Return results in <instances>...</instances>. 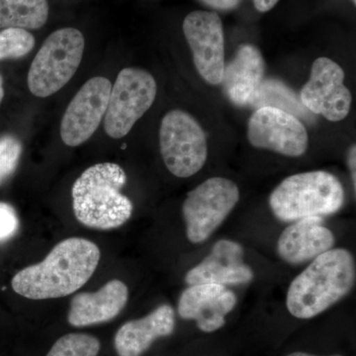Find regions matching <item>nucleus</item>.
Returning a JSON list of instances; mask_svg holds the SVG:
<instances>
[{"instance_id": "20", "label": "nucleus", "mask_w": 356, "mask_h": 356, "mask_svg": "<svg viewBox=\"0 0 356 356\" xmlns=\"http://www.w3.org/2000/svg\"><path fill=\"white\" fill-rule=\"evenodd\" d=\"M97 337L88 334H67L60 337L46 356H97L100 351Z\"/></svg>"}, {"instance_id": "18", "label": "nucleus", "mask_w": 356, "mask_h": 356, "mask_svg": "<svg viewBox=\"0 0 356 356\" xmlns=\"http://www.w3.org/2000/svg\"><path fill=\"white\" fill-rule=\"evenodd\" d=\"M175 329V312L163 304L146 317L121 325L115 336V350L118 356L143 355L156 339L172 336Z\"/></svg>"}, {"instance_id": "26", "label": "nucleus", "mask_w": 356, "mask_h": 356, "mask_svg": "<svg viewBox=\"0 0 356 356\" xmlns=\"http://www.w3.org/2000/svg\"><path fill=\"white\" fill-rule=\"evenodd\" d=\"M348 163L350 168L351 179H353V188L356 189V147L353 145L348 149Z\"/></svg>"}, {"instance_id": "9", "label": "nucleus", "mask_w": 356, "mask_h": 356, "mask_svg": "<svg viewBox=\"0 0 356 356\" xmlns=\"http://www.w3.org/2000/svg\"><path fill=\"white\" fill-rule=\"evenodd\" d=\"M248 142L259 149L297 158L308 147V133L295 115L273 106L259 107L248 121Z\"/></svg>"}, {"instance_id": "2", "label": "nucleus", "mask_w": 356, "mask_h": 356, "mask_svg": "<svg viewBox=\"0 0 356 356\" xmlns=\"http://www.w3.org/2000/svg\"><path fill=\"white\" fill-rule=\"evenodd\" d=\"M355 275V259L348 250H327L292 281L287 292L288 311L302 320L320 315L351 291Z\"/></svg>"}, {"instance_id": "17", "label": "nucleus", "mask_w": 356, "mask_h": 356, "mask_svg": "<svg viewBox=\"0 0 356 356\" xmlns=\"http://www.w3.org/2000/svg\"><path fill=\"white\" fill-rule=\"evenodd\" d=\"M128 299L127 285L121 280H110L98 291L79 293L74 296L67 322L76 327L110 322L123 311Z\"/></svg>"}, {"instance_id": "3", "label": "nucleus", "mask_w": 356, "mask_h": 356, "mask_svg": "<svg viewBox=\"0 0 356 356\" xmlns=\"http://www.w3.org/2000/svg\"><path fill=\"white\" fill-rule=\"evenodd\" d=\"M127 175L116 163H98L72 185V209L77 221L96 229H113L130 220L133 203L122 194Z\"/></svg>"}, {"instance_id": "22", "label": "nucleus", "mask_w": 356, "mask_h": 356, "mask_svg": "<svg viewBox=\"0 0 356 356\" xmlns=\"http://www.w3.org/2000/svg\"><path fill=\"white\" fill-rule=\"evenodd\" d=\"M255 104L261 105V107L273 106L282 110L287 107L294 112L301 111L302 109L294 93L275 81H264Z\"/></svg>"}, {"instance_id": "13", "label": "nucleus", "mask_w": 356, "mask_h": 356, "mask_svg": "<svg viewBox=\"0 0 356 356\" xmlns=\"http://www.w3.org/2000/svg\"><path fill=\"white\" fill-rule=\"evenodd\" d=\"M236 301L235 293L224 285H189L180 295L178 315L195 321L200 331L216 332L226 324V316L234 310Z\"/></svg>"}, {"instance_id": "5", "label": "nucleus", "mask_w": 356, "mask_h": 356, "mask_svg": "<svg viewBox=\"0 0 356 356\" xmlns=\"http://www.w3.org/2000/svg\"><path fill=\"white\" fill-rule=\"evenodd\" d=\"M84 37L76 28H62L46 39L28 74V88L37 97H48L64 88L83 60Z\"/></svg>"}, {"instance_id": "16", "label": "nucleus", "mask_w": 356, "mask_h": 356, "mask_svg": "<svg viewBox=\"0 0 356 356\" xmlns=\"http://www.w3.org/2000/svg\"><path fill=\"white\" fill-rule=\"evenodd\" d=\"M322 222L321 217H308L288 226L278 238L277 252L281 259L296 266L332 250L336 238Z\"/></svg>"}, {"instance_id": "14", "label": "nucleus", "mask_w": 356, "mask_h": 356, "mask_svg": "<svg viewBox=\"0 0 356 356\" xmlns=\"http://www.w3.org/2000/svg\"><path fill=\"white\" fill-rule=\"evenodd\" d=\"M243 250L238 243L229 240H220L200 264L191 268L185 275L188 285L247 284L254 280V273L243 262Z\"/></svg>"}, {"instance_id": "30", "label": "nucleus", "mask_w": 356, "mask_h": 356, "mask_svg": "<svg viewBox=\"0 0 356 356\" xmlns=\"http://www.w3.org/2000/svg\"><path fill=\"white\" fill-rule=\"evenodd\" d=\"M353 3H355V4L356 3V0H353Z\"/></svg>"}, {"instance_id": "24", "label": "nucleus", "mask_w": 356, "mask_h": 356, "mask_svg": "<svg viewBox=\"0 0 356 356\" xmlns=\"http://www.w3.org/2000/svg\"><path fill=\"white\" fill-rule=\"evenodd\" d=\"M19 218L10 204L0 202V245L9 242L19 231Z\"/></svg>"}, {"instance_id": "28", "label": "nucleus", "mask_w": 356, "mask_h": 356, "mask_svg": "<svg viewBox=\"0 0 356 356\" xmlns=\"http://www.w3.org/2000/svg\"><path fill=\"white\" fill-rule=\"evenodd\" d=\"M4 97V89H3V79H2L1 74H0V103L2 102Z\"/></svg>"}, {"instance_id": "12", "label": "nucleus", "mask_w": 356, "mask_h": 356, "mask_svg": "<svg viewBox=\"0 0 356 356\" xmlns=\"http://www.w3.org/2000/svg\"><path fill=\"white\" fill-rule=\"evenodd\" d=\"M111 88L108 79L96 76L77 91L60 124V137L67 146H79L95 133L106 113Z\"/></svg>"}, {"instance_id": "21", "label": "nucleus", "mask_w": 356, "mask_h": 356, "mask_svg": "<svg viewBox=\"0 0 356 356\" xmlns=\"http://www.w3.org/2000/svg\"><path fill=\"white\" fill-rule=\"evenodd\" d=\"M34 46V36L27 30L6 28L0 32V60L24 57Z\"/></svg>"}, {"instance_id": "1", "label": "nucleus", "mask_w": 356, "mask_h": 356, "mask_svg": "<svg viewBox=\"0 0 356 356\" xmlns=\"http://www.w3.org/2000/svg\"><path fill=\"white\" fill-rule=\"evenodd\" d=\"M100 261L97 245L81 238L58 243L39 264L14 275L11 286L31 300L62 298L76 292L95 273Z\"/></svg>"}, {"instance_id": "15", "label": "nucleus", "mask_w": 356, "mask_h": 356, "mask_svg": "<svg viewBox=\"0 0 356 356\" xmlns=\"http://www.w3.org/2000/svg\"><path fill=\"white\" fill-rule=\"evenodd\" d=\"M266 63L254 44H242L235 58L225 67L222 88L232 103L238 106L255 104L264 83Z\"/></svg>"}, {"instance_id": "29", "label": "nucleus", "mask_w": 356, "mask_h": 356, "mask_svg": "<svg viewBox=\"0 0 356 356\" xmlns=\"http://www.w3.org/2000/svg\"><path fill=\"white\" fill-rule=\"evenodd\" d=\"M287 356H317L314 355H310V353H293L291 355H287ZM331 356H341V355H331Z\"/></svg>"}, {"instance_id": "10", "label": "nucleus", "mask_w": 356, "mask_h": 356, "mask_svg": "<svg viewBox=\"0 0 356 356\" xmlns=\"http://www.w3.org/2000/svg\"><path fill=\"white\" fill-rule=\"evenodd\" d=\"M184 33L199 74L212 86L221 84L225 70V39L216 13L197 10L184 21Z\"/></svg>"}, {"instance_id": "23", "label": "nucleus", "mask_w": 356, "mask_h": 356, "mask_svg": "<svg viewBox=\"0 0 356 356\" xmlns=\"http://www.w3.org/2000/svg\"><path fill=\"white\" fill-rule=\"evenodd\" d=\"M22 154V144L13 135L0 138V185L4 184L17 168Z\"/></svg>"}, {"instance_id": "6", "label": "nucleus", "mask_w": 356, "mask_h": 356, "mask_svg": "<svg viewBox=\"0 0 356 356\" xmlns=\"http://www.w3.org/2000/svg\"><path fill=\"white\" fill-rule=\"evenodd\" d=\"M159 147L165 166L175 177L196 175L208 156L206 135L200 124L187 112H168L159 128Z\"/></svg>"}, {"instance_id": "7", "label": "nucleus", "mask_w": 356, "mask_h": 356, "mask_svg": "<svg viewBox=\"0 0 356 356\" xmlns=\"http://www.w3.org/2000/svg\"><path fill=\"white\" fill-rule=\"evenodd\" d=\"M240 200L235 182L222 177H212L188 192L182 215L189 242H205L229 216Z\"/></svg>"}, {"instance_id": "4", "label": "nucleus", "mask_w": 356, "mask_h": 356, "mask_svg": "<svg viewBox=\"0 0 356 356\" xmlns=\"http://www.w3.org/2000/svg\"><path fill=\"white\" fill-rule=\"evenodd\" d=\"M344 189L332 173L317 170L285 178L270 194L269 206L283 222L308 217H324L341 210Z\"/></svg>"}, {"instance_id": "11", "label": "nucleus", "mask_w": 356, "mask_h": 356, "mask_svg": "<svg viewBox=\"0 0 356 356\" xmlns=\"http://www.w3.org/2000/svg\"><path fill=\"white\" fill-rule=\"evenodd\" d=\"M344 72L331 58H318L301 91L302 104L314 114L332 122L343 120L350 111L353 97L343 83Z\"/></svg>"}, {"instance_id": "25", "label": "nucleus", "mask_w": 356, "mask_h": 356, "mask_svg": "<svg viewBox=\"0 0 356 356\" xmlns=\"http://www.w3.org/2000/svg\"><path fill=\"white\" fill-rule=\"evenodd\" d=\"M204 4L217 10H232L240 6L242 0H201Z\"/></svg>"}, {"instance_id": "8", "label": "nucleus", "mask_w": 356, "mask_h": 356, "mask_svg": "<svg viewBox=\"0 0 356 356\" xmlns=\"http://www.w3.org/2000/svg\"><path fill=\"white\" fill-rule=\"evenodd\" d=\"M156 89V79L147 70L138 67L122 70L112 86L104 116L107 135L113 139L125 137L151 108Z\"/></svg>"}, {"instance_id": "19", "label": "nucleus", "mask_w": 356, "mask_h": 356, "mask_svg": "<svg viewBox=\"0 0 356 356\" xmlns=\"http://www.w3.org/2000/svg\"><path fill=\"white\" fill-rule=\"evenodd\" d=\"M48 17L47 0H0V29H40Z\"/></svg>"}, {"instance_id": "27", "label": "nucleus", "mask_w": 356, "mask_h": 356, "mask_svg": "<svg viewBox=\"0 0 356 356\" xmlns=\"http://www.w3.org/2000/svg\"><path fill=\"white\" fill-rule=\"evenodd\" d=\"M278 1L280 0H254V3L257 10L261 13H266L273 9Z\"/></svg>"}]
</instances>
